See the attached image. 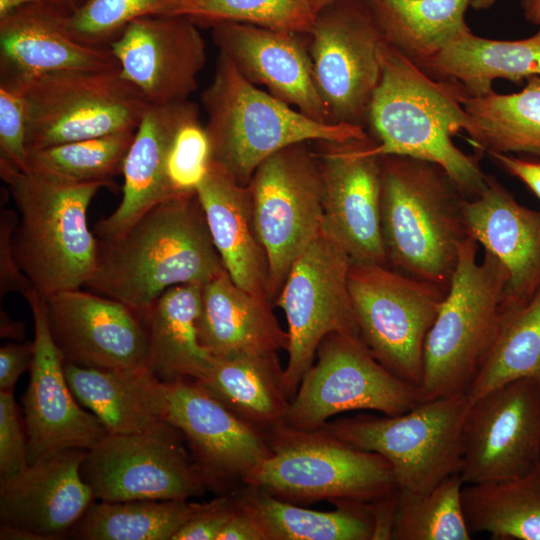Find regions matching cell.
Instances as JSON below:
<instances>
[{
  "instance_id": "45",
  "label": "cell",
  "mask_w": 540,
  "mask_h": 540,
  "mask_svg": "<svg viewBox=\"0 0 540 540\" xmlns=\"http://www.w3.org/2000/svg\"><path fill=\"white\" fill-rule=\"evenodd\" d=\"M28 465L24 418L13 392L0 391V479L17 475Z\"/></svg>"
},
{
  "instance_id": "1",
  "label": "cell",
  "mask_w": 540,
  "mask_h": 540,
  "mask_svg": "<svg viewBox=\"0 0 540 540\" xmlns=\"http://www.w3.org/2000/svg\"><path fill=\"white\" fill-rule=\"evenodd\" d=\"M225 270L192 192L158 203L125 233L98 239L86 286L141 311L173 286L204 285Z\"/></svg>"
},
{
  "instance_id": "14",
  "label": "cell",
  "mask_w": 540,
  "mask_h": 540,
  "mask_svg": "<svg viewBox=\"0 0 540 540\" xmlns=\"http://www.w3.org/2000/svg\"><path fill=\"white\" fill-rule=\"evenodd\" d=\"M307 39L330 123L364 127L384 41L365 0H334L318 10Z\"/></svg>"
},
{
  "instance_id": "23",
  "label": "cell",
  "mask_w": 540,
  "mask_h": 540,
  "mask_svg": "<svg viewBox=\"0 0 540 540\" xmlns=\"http://www.w3.org/2000/svg\"><path fill=\"white\" fill-rule=\"evenodd\" d=\"M85 449H66L0 479L1 525L62 539L82 518L95 497L81 474Z\"/></svg>"
},
{
  "instance_id": "27",
  "label": "cell",
  "mask_w": 540,
  "mask_h": 540,
  "mask_svg": "<svg viewBox=\"0 0 540 540\" xmlns=\"http://www.w3.org/2000/svg\"><path fill=\"white\" fill-rule=\"evenodd\" d=\"M195 192L213 243L233 282L269 300L268 260L255 231L248 186L239 184L211 159Z\"/></svg>"
},
{
  "instance_id": "21",
  "label": "cell",
  "mask_w": 540,
  "mask_h": 540,
  "mask_svg": "<svg viewBox=\"0 0 540 540\" xmlns=\"http://www.w3.org/2000/svg\"><path fill=\"white\" fill-rule=\"evenodd\" d=\"M44 300L50 333L65 362L115 370L146 366V331L137 310L79 289Z\"/></svg>"
},
{
  "instance_id": "54",
  "label": "cell",
  "mask_w": 540,
  "mask_h": 540,
  "mask_svg": "<svg viewBox=\"0 0 540 540\" xmlns=\"http://www.w3.org/2000/svg\"><path fill=\"white\" fill-rule=\"evenodd\" d=\"M523 14L528 22L540 24V0H520Z\"/></svg>"
},
{
  "instance_id": "55",
  "label": "cell",
  "mask_w": 540,
  "mask_h": 540,
  "mask_svg": "<svg viewBox=\"0 0 540 540\" xmlns=\"http://www.w3.org/2000/svg\"><path fill=\"white\" fill-rule=\"evenodd\" d=\"M43 1L52 2L51 0H0V19L4 18L20 7Z\"/></svg>"
},
{
  "instance_id": "34",
  "label": "cell",
  "mask_w": 540,
  "mask_h": 540,
  "mask_svg": "<svg viewBox=\"0 0 540 540\" xmlns=\"http://www.w3.org/2000/svg\"><path fill=\"white\" fill-rule=\"evenodd\" d=\"M473 0H365L383 40L419 65L471 31Z\"/></svg>"
},
{
  "instance_id": "52",
  "label": "cell",
  "mask_w": 540,
  "mask_h": 540,
  "mask_svg": "<svg viewBox=\"0 0 540 540\" xmlns=\"http://www.w3.org/2000/svg\"><path fill=\"white\" fill-rule=\"evenodd\" d=\"M0 336L19 342L23 341L25 337L24 324L12 319L2 308L0 310Z\"/></svg>"
},
{
  "instance_id": "49",
  "label": "cell",
  "mask_w": 540,
  "mask_h": 540,
  "mask_svg": "<svg viewBox=\"0 0 540 540\" xmlns=\"http://www.w3.org/2000/svg\"><path fill=\"white\" fill-rule=\"evenodd\" d=\"M233 512L217 540H266L265 533L255 516L239 501L234 493Z\"/></svg>"
},
{
  "instance_id": "32",
  "label": "cell",
  "mask_w": 540,
  "mask_h": 540,
  "mask_svg": "<svg viewBox=\"0 0 540 540\" xmlns=\"http://www.w3.org/2000/svg\"><path fill=\"white\" fill-rule=\"evenodd\" d=\"M277 353L213 358L194 380L233 414L264 434L286 424L290 400Z\"/></svg>"
},
{
  "instance_id": "31",
  "label": "cell",
  "mask_w": 540,
  "mask_h": 540,
  "mask_svg": "<svg viewBox=\"0 0 540 540\" xmlns=\"http://www.w3.org/2000/svg\"><path fill=\"white\" fill-rule=\"evenodd\" d=\"M417 66L469 96L494 91L496 79L522 84L540 76V29L528 38L511 41L483 38L471 30Z\"/></svg>"
},
{
  "instance_id": "51",
  "label": "cell",
  "mask_w": 540,
  "mask_h": 540,
  "mask_svg": "<svg viewBox=\"0 0 540 540\" xmlns=\"http://www.w3.org/2000/svg\"><path fill=\"white\" fill-rule=\"evenodd\" d=\"M399 491L387 498L371 503L373 515L372 540L391 539L398 504Z\"/></svg>"
},
{
  "instance_id": "43",
  "label": "cell",
  "mask_w": 540,
  "mask_h": 540,
  "mask_svg": "<svg viewBox=\"0 0 540 540\" xmlns=\"http://www.w3.org/2000/svg\"><path fill=\"white\" fill-rule=\"evenodd\" d=\"M199 110L179 128L169 155L168 177L176 195L195 192L211 161V150Z\"/></svg>"
},
{
  "instance_id": "26",
  "label": "cell",
  "mask_w": 540,
  "mask_h": 540,
  "mask_svg": "<svg viewBox=\"0 0 540 540\" xmlns=\"http://www.w3.org/2000/svg\"><path fill=\"white\" fill-rule=\"evenodd\" d=\"M197 110L199 107L188 99L148 106L124 161L121 202L112 214L96 223L98 239L125 233L152 207L177 196L168 177L169 155L179 128Z\"/></svg>"
},
{
  "instance_id": "48",
  "label": "cell",
  "mask_w": 540,
  "mask_h": 540,
  "mask_svg": "<svg viewBox=\"0 0 540 540\" xmlns=\"http://www.w3.org/2000/svg\"><path fill=\"white\" fill-rule=\"evenodd\" d=\"M33 355V341L8 343L0 348V391L13 392L19 377L30 369Z\"/></svg>"
},
{
  "instance_id": "11",
  "label": "cell",
  "mask_w": 540,
  "mask_h": 540,
  "mask_svg": "<svg viewBox=\"0 0 540 540\" xmlns=\"http://www.w3.org/2000/svg\"><path fill=\"white\" fill-rule=\"evenodd\" d=\"M25 98L28 149L135 131L150 105L119 69L42 75Z\"/></svg>"
},
{
  "instance_id": "18",
  "label": "cell",
  "mask_w": 540,
  "mask_h": 540,
  "mask_svg": "<svg viewBox=\"0 0 540 540\" xmlns=\"http://www.w3.org/2000/svg\"><path fill=\"white\" fill-rule=\"evenodd\" d=\"M315 143L323 182V226L353 262L388 266L380 225L377 142L368 134L363 139Z\"/></svg>"
},
{
  "instance_id": "44",
  "label": "cell",
  "mask_w": 540,
  "mask_h": 540,
  "mask_svg": "<svg viewBox=\"0 0 540 540\" xmlns=\"http://www.w3.org/2000/svg\"><path fill=\"white\" fill-rule=\"evenodd\" d=\"M27 80L0 77V170L27 169Z\"/></svg>"
},
{
  "instance_id": "41",
  "label": "cell",
  "mask_w": 540,
  "mask_h": 540,
  "mask_svg": "<svg viewBox=\"0 0 540 540\" xmlns=\"http://www.w3.org/2000/svg\"><path fill=\"white\" fill-rule=\"evenodd\" d=\"M197 0H86L67 17L80 43L107 47L133 21L148 16H190Z\"/></svg>"
},
{
  "instance_id": "50",
  "label": "cell",
  "mask_w": 540,
  "mask_h": 540,
  "mask_svg": "<svg viewBox=\"0 0 540 540\" xmlns=\"http://www.w3.org/2000/svg\"><path fill=\"white\" fill-rule=\"evenodd\" d=\"M488 155L505 172L521 180L540 199V161L507 153Z\"/></svg>"
},
{
  "instance_id": "9",
  "label": "cell",
  "mask_w": 540,
  "mask_h": 540,
  "mask_svg": "<svg viewBox=\"0 0 540 540\" xmlns=\"http://www.w3.org/2000/svg\"><path fill=\"white\" fill-rule=\"evenodd\" d=\"M348 287L361 340L386 369L417 390L425 339L448 287L353 261Z\"/></svg>"
},
{
  "instance_id": "29",
  "label": "cell",
  "mask_w": 540,
  "mask_h": 540,
  "mask_svg": "<svg viewBox=\"0 0 540 540\" xmlns=\"http://www.w3.org/2000/svg\"><path fill=\"white\" fill-rule=\"evenodd\" d=\"M64 371L76 400L108 434L149 433L168 424L165 383L147 366L115 370L64 362Z\"/></svg>"
},
{
  "instance_id": "46",
  "label": "cell",
  "mask_w": 540,
  "mask_h": 540,
  "mask_svg": "<svg viewBox=\"0 0 540 540\" xmlns=\"http://www.w3.org/2000/svg\"><path fill=\"white\" fill-rule=\"evenodd\" d=\"M18 224V213L9 208L0 212V296L18 293L25 296L33 289L22 272L14 252L13 237ZM34 290V289H33Z\"/></svg>"
},
{
  "instance_id": "30",
  "label": "cell",
  "mask_w": 540,
  "mask_h": 540,
  "mask_svg": "<svg viewBox=\"0 0 540 540\" xmlns=\"http://www.w3.org/2000/svg\"><path fill=\"white\" fill-rule=\"evenodd\" d=\"M202 286H173L138 311L146 331V366L163 383L198 380L212 363L198 338Z\"/></svg>"
},
{
  "instance_id": "56",
  "label": "cell",
  "mask_w": 540,
  "mask_h": 540,
  "mask_svg": "<svg viewBox=\"0 0 540 540\" xmlns=\"http://www.w3.org/2000/svg\"><path fill=\"white\" fill-rule=\"evenodd\" d=\"M54 4L59 6L67 14L74 12L80 5L86 0H51Z\"/></svg>"
},
{
  "instance_id": "36",
  "label": "cell",
  "mask_w": 540,
  "mask_h": 540,
  "mask_svg": "<svg viewBox=\"0 0 540 540\" xmlns=\"http://www.w3.org/2000/svg\"><path fill=\"white\" fill-rule=\"evenodd\" d=\"M462 506L471 533L500 540H540V465L511 479L466 484Z\"/></svg>"
},
{
  "instance_id": "22",
  "label": "cell",
  "mask_w": 540,
  "mask_h": 540,
  "mask_svg": "<svg viewBox=\"0 0 540 540\" xmlns=\"http://www.w3.org/2000/svg\"><path fill=\"white\" fill-rule=\"evenodd\" d=\"M210 28L219 52L245 79L306 116L330 123L315 82L307 34L237 22Z\"/></svg>"
},
{
  "instance_id": "2",
  "label": "cell",
  "mask_w": 540,
  "mask_h": 540,
  "mask_svg": "<svg viewBox=\"0 0 540 540\" xmlns=\"http://www.w3.org/2000/svg\"><path fill=\"white\" fill-rule=\"evenodd\" d=\"M381 75L365 125L375 151L434 162L443 167L469 198L484 188L486 174L477 156L464 153L452 137L471 119L455 84L426 74L385 41L380 46Z\"/></svg>"
},
{
  "instance_id": "4",
  "label": "cell",
  "mask_w": 540,
  "mask_h": 540,
  "mask_svg": "<svg viewBox=\"0 0 540 540\" xmlns=\"http://www.w3.org/2000/svg\"><path fill=\"white\" fill-rule=\"evenodd\" d=\"M17 208V262L43 298L77 290L92 277L98 238L88 227L89 205L101 182L78 183L33 170L2 169Z\"/></svg>"
},
{
  "instance_id": "15",
  "label": "cell",
  "mask_w": 540,
  "mask_h": 540,
  "mask_svg": "<svg viewBox=\"0 0 540 540\" xmlns=\"http://www.w3.org/2000/svg\"><path fill=\"white\" fill-rule=\"evenodd\" d=\"M184 443L169 423L149 433L108 434L86 451L81 474L99 501L189 500L209 489Z\"/></svg>"
},
{
  "instance_id": "24",
  "label": "cell",
  "mask_w": 540,
  "mask_h": 540,
  "mask_svg": "<svg viewBox=\"0 0 540 540\" xmlns=\"http://www.w3.org/2000/svg\"><path fill=\"white\" fill-rule=\"evenodd\" d=\"M468 233L496 257L508 273L506 307H524L540 289V211L517 202L496 177L465 204Z\"/></svg>"
},
{
  "instance_id": "6",
  "label": "cell",
  "mask_w": 540,
  "mask_h": 540,
  "mask_svg": "<svg viewBox=\"0 0 540 540\" xmlns=\"http://www.w3.org/2000/svg\"><path fill=\"white\" fill-rule=\"evenodd\" d=\"M211 159L247 186L257 167L288 146L344 142L368 136L365 128L312 119L245 79L219 52L214 76L201 95Z\"/></svg>"
},
{
  "instance_id": "37",
  "label": "cell",
  "mask_w": 540,
  "mask_h": 540,
  "mask_svg": "<svg viewBox=\"0 0 540 540\" xmlns=\"http://www.w3.org/2000/svg\"><path fill=\"white\" fill-rule=\"evenodd\" d=\"M202 504L189 500L94 502L68 536L81 540H172Z\"/></svg>"
},
{
  "instance_id": "13",
  "label": "cell",
  "mask_w": 540,
  "mask_h": 540,
  "mask_svg": "<svg viewBox=\"0 0 540 540\" xmlns=\"http://www.w3.org/2000/svg\"><path fill=\"white\" fill-rule=\"evenodd\" d=\"M315 358L289 403L290 427L319 429L333 416L352 410L398 415L418 403L416 388L386 369L358 334L327 335Z\"/></svg>"
},
{
  "instance_id": "7",
  "label": "cell",
  "mask_w": 540,
  "mask_h": 540,
  "mask_svg": "<svg viewBox=\"0 0 540 540\" xmlns=\"http://www.w3.org/2000/svg\"><path fill=\"white\" fill-rule=\"evenodd\" d=\"M272 454L244 480L294 504L327 500L374 503L399 487L389 461L321 430L282 424L265 433Z\"/></svg>"
},
{
  "instance_id": "20",
  "label": "cell",
  "mask_w": 540,
  "mask_h": 540,
  "mask_svg": "<svg viewBox=\"0 0 540 540\" xmlns=\"http://www.w3.org/2000/svg\"><path fill=\"white\" fill-rule=\"evenodd\" d=\"M189 16L131 22L109 45L120 75L150 104L187 100L206 63V44Z\"/></svg>"
},
{
  "instance_id": "28",
  "label": "cell",
  "mask_w": 540,
  "mask_h": 540,
  "mask_svg": "<svg viewBox=\"0 0 540 540\" xmlns=\"http://www.w3.org/2000/svg\"><path fill=\"white\" fill-rule=\"evenodd\" d=\"M272 303L237 286L225 270L202 286L198 338L213 358L286 350Z\"/></svg>"
},
{
  "instance_id": "57",
  "label": "cell",
  "mask_w": 540,
  "mask_h": 540,
  "mask_svg": "<svg viewBox=\"0 0 540 540\" xmlns=\"http://www.w3.org/2000/svg\"><path fill=\"white\" fill-rule=\"evenodd\" d=\"M497 0H473L471 8L475 10H485L496 3Z\"/></svg>"
},
{
  "instance_id": "5",
  "label": "cell",
  "mask_w": 540,
  "mask_h": 540,
  "mask_svg": "<svg viewBox=\"0 0 540 540\" xmlns=\"http://www.w3.org/2000/svg\"><path fill=\"white\" fill-rule=\"evenodd\" d=\"M469 236L459 250L446 296L424 343L418 403L468 393L507 312L508 273L489 252L477 259Z\"/></svg>"
},
{
  "instance_id": "58",
  "label": "cell",
  "mask_w": 540,
  "mask_h": 540,
  "mask_svg": "<svg viewBox=\"0 0 540 540\" xmlns=\"http://www.w3.org/2000/svg\"><path fill=\"white\" fill-rule=\"evenodd\" d=\"M332 1L334 0H311V3L313 10L316 13L318 10L331 3Z\"/></svg>"
},
{
  "instance_id": "53",
  "label": "cell",
  "mask_w": 540,
  "mask_h": 540,
  "mask_svg": "<svg viewBox=\"0 0 540 540\" xmlns=\"http://www.w3.org/2000/svg\"><path fill=\"white\" fill-rule=\"evenodd\" d=\"M1 540H46L38 533L23 528H16L6 525L0 526Z\"/></svg>"
},
{
  "instance_id": "39",
  "label": "cell",
  "mask_w": 540,
  "mask_h": 540,
  "mask_svg": "<svg viewBox=\"0 0 540 540\" xmlns=\"http://www.w3.org/2000/svg\"><path fill=\"white\" fill-rule=\"evenodd\" d=\"M464 483L455 473L425 494L399 490L393 540H470L462 506Z\"/></svg>"
},
{
  "instance_id": "40",
  "label": "cell",
  "mask_w": 540,
  "mask_h": 540,
  "mask_svg": "<svg viewBox=\"0 0 540 540\" xmlns=\"http://www.w3.org/2000/svg\"><path fill=\"white\" fill-rule=\"evenodd\" d=\"M135 131H125L55 146L28 149L27 169L78 183L108 187L122 173Z\"/></svg>"
},
{
  "instance_id": "8",
  "label": "cell",
  "mask_w": 540,
  "mask_h": 540,
  "mask_svg": "<svg viewBox=\"0 0 540 540\" xmlns=\"http://www.w3.org/2000/svg\"><path fill=\"white\" fill-rule=\"evenodd\" d=\"M467 393L417 403L398 415L359 414L329 420L321 430L391 464L400 491L425 494L459 473Z\"/></svg>"
},
{
  "instance_id": "10",
  "label": "cell",
  "mask_w": 540,
  "mask_h": 540,
  "mask_svg": "<svg viewBox=\"0 0 540 540\" xmlns=\"http://www.w3.org/2000/svg\"><path fill=\"white\" fill-rule=\"evenodd\" d=\"M247 186L255 231L268 260L273 305L293 262L323 226V182L315 149L303 142L279 150L257 167Z\"/></svg>"
},
{
  "instance_id": "17",
  "label": "cell",
  "mask_w": 540,
  "mask_h": 540,
  "mask_svg": "<svg viewBox=\"0 0 540 540\" xmlns=\"http://www.w3.org/2000/svg\"><path fill=\"white\" fill-rule=\"evenodd\" d=\"M166 421L183 435L209 490L230 494L271 454L263 432L192 379L165 383Z\"/></svg>"
},
{
  "instance_id": "3",
  "label": "cell",
  "mask_w": 540,
  "mask_h": 540,
  "mask_svg": "<svg viewBox=\"0 0 540 540\" xmlns=\"http://www.w3.org/2000/svg\"><path fill=\"white\" fill-rule=\"evenodd\" d=\"M469 198L440 165L381 156L380 225L388 266L448 287L461 244Z\"/></svg>"
},
{
  "instance_id": "12",
  "label": "cell",
  "mask_w": 540,
  "mask_h": 540,
  "mask_svg": "<svg viewBox=\"0 0 540 540\" xmlns=\"http://www.w3.org/2000/svg\"><path fill=\"white\" fill-rule=\"evenodd\" d=\"M351 263L345 247L322 226L293 262L274 301L288 324L283 389L290 401L327 335L358 334L348 287Z\"/></svg>"
},
{
  "instance_id": "38",
  "label": "cell",
  "mask_w": 540,
  "mask_h": 540,
  "mask_svg": "<svg viewBox=\"0 0 540 540\" xmlns=\"http://www.w3.org/2000/svg\"><path fill=\"white\" fill-rule=\"evenodd\" d=\"M518 379H530L540 386V289L524 307L506 315L467 394L472 402Z\"/></svg>"
},
{
  "instance_id": "19",
  "label": "cell",
  "mask_w": 540,
  "mask_h": 540,
  "mask_svg": "<svg viewBox=\"0 0 540 540\" xmlns=\"http://www.w3.org/2000/svg\"><path fill=\"white\" fill-rule=\"evenodd\" d=\"M34 323V355L23 418L28 464L66 449L88 450L108 432L99 419L84 410L73 395L64 371V357L48 326L45 300L35 290L24 296Z\"/></svg>"
},
{
  "instance_id": "25",
  "label": "cell",
  "mask_w": 540,
  "mask_h": 540,
  "mask_svg": "<svg viewBox=\"0 0 540 540\" xmlns=\"http://www.w3.org/2000/svg\"><path fill=\"white\" fill-rule=\"evenodd\" d=\"M68 15L43 1L0 19V75L28 81L64 71L118 70L108 46L86 45L71 35Z\"/></svg>"
},
{
  "instance_id": "47",
  "label": "cell",
  "mask_w": 540,
  "mask_h": 540,
  "mask_svg": "<svg viewBox=\"0 0 540 540\" xmlns=\"http://www.w3.org/2000/svg\"><path fill=\"white\" fill-rule=\"evenodd\" d=\"M235 506L232 493L208 502L176 532L172 540H217Z\"/></svg>"
},
{
  "instance_id": "42",
  "label": "cell",
  "mask_w": 540,
  "mask_h": 540,
  "mask_svg": "<svg viewBox=\"0 0 540 540\" xmlns=\"http://www.w3.org/2000/svg\"><path fill=\"white\" fill-rule=\"evenodd\" d=\"M315 14L311 0H197L189 17L201 26L237 22L307 34Z\"/></svg>"
},
{
  "instance_id": "35",
  "label": "cell",
  "mask_w": 540,
  "mask_h": 540,
  "mask_svg": "<svg viewBox=\"0 0 540 540\" xmlns=\"http://www.w3.org/2000/svg\"><path fill=\"white\" fill-rule=\"evenodd\" d=\"M461 102L471 119L466 132L477 150L540 157V76L528 78L516 93L464 94Z\"/></svg>"
},
{
  "instance_id": "16",
  "label": "cell",
  "mask_w": 540,
  "mask_h": 540,
  "mask_svg": "<svg viewBox=\"0 0 540 540\" xmlns=\"http://www.w3.org/2000/svg\"><path fill=\"white\" fill-rule=\"evenodd\" d=\"M540 465V386L530 379L502 384L471 402L459 475L466 484L522 476Z\"/></svg>"
},
{
  "instance_id": "33",
  "label": "cell",
  "mask_w": 540,
  "mask_h": 540,
  "mask_svg": "<svg viewBox=\"0 0 540 540\" xmlns=\"http://www.w3.org/2000/svg\"><path fill=\"white\" fill-rule=\"evenodd\" d=\"M232 493L258 520L266 540H372L371 503L342 500L333 503L335 510L318 511L248 486Z\"/></svg>"
}]
</instances>
